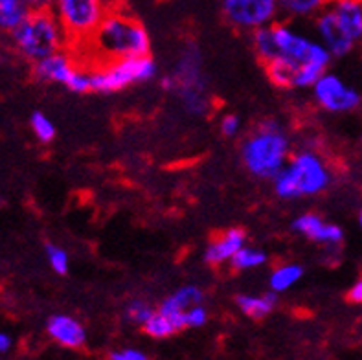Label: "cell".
Masks as SVG:
<instances>
[{
  "mask_svg": "<svg viewBox=\"0 0 362 360\" xmlns=\"http://www.w3.org/2000/svg\"><path fill=\"white\" fill-rule=\"evenodd\" d=\"M79 48H87L90 59L98 64H105L110 61L149 55L151 39L146 26L122 8L107 13L96 32Z\"/></svg>",
  "mask_w": 362,
  "mask_h": 360,
  "instance_id": "6da1fadb",
  "label": "cell"
},
{
  "mask_svg": "<svg viewBox=\"0 0 362 360\" xmlns=\"http://www.w3.org/2000/svg\"><path fill=\"white\" fill-rule=\"evenodd\" d=\"M291 158V140L276 120H263L248 132L241 144L245 169L259 180H272Z\"/></svg>",
  "mask_w": 362,
  "mask_h": 360,
  "instance_id": "7a4b0ae2",
  "label": "cell"
},
{
  "mask_svg": "<svg viewBox=\"0 0 362 360\" xmlns=\"http://www.w3.org/2000/svg\"><path fill=\"white\" fill-rule=\"evenodd\" d=\"M335 177L329 162L315 149L294 153L287 166L272 178L274 192L285 201L318 197L331 187Z\"/></svg>",
  "mask_w": 362,
  "mask_h": 360,
  "instance_id": "3957f363",
  "label": "cell"
},
{
  "mask_svg": "<svg viewBox=\"0 0 362 360\" xmlns=\"http://www.w3.org/2000/svg\"><path fill=\"white\" fill-rule=\"evenodd\" d=\"M9 35L18 54L30 63H37L70 46L63 24L52 8L30 11Z\"/></svg>",
  "mask_w": 362,
  "mask_h": 360,
  "instance_id": "277c9868",
  "label": "cell"
},
{
  "mask_svg": "<svg viewBox=\"0 0 362 360\" xmlns=\"http://www.w3.org/2000/svg\"><path fill=\"white\" fill-rule=\"evenodd\" d=\"M55 17L63 24L69 42L78 48L87 41L107 13L122 9L119 0H54Z\"/></svg>",
  "mask_w": 362,
  "mask_h": 360,
  "instance_id": "5b68a950",
  "label": "cell"
},
{
  "mask_svg": "<svg viewBox=\"0 0 362 360\" xmlns=\"http://www.w3.org/2000/svg\"><path fill=\"white\" fill-rule=\"evenodd\" d=\"M158 69L151 55L127 57V59L110 61L92 69V92L98 94H115L131 85L147 83L156 78Z\"/></svg>",
  "mask_w": 362,
  "mask_h": 360,
  "instance_id": "8992f818",
  "label": "cell"
},
{
  "mask_svg": "<svg viewBox=\"0 0 362 360\" xmlns=\"http://www.w3.org/2000/svg\"><path fill=\"white\" fill-rule=\"evenodd\" d=\"M272 28H274L276 42H278V50H280L278 57L289 61L298 69L320 66V69L329 70L333 55L317 37L305 35L287 23H274Z\"/></svg>",
  "mask_w": 362,
  "mask_h": 360,
  "instance_id": "52a82bcc",
  "label": "cell"
},
{
  "mask_svg": "<svg viewBox=\"0 0 362 360\" xmlns=\"http://www.w3.org/2000/svg\"><path fill=\"white\" fill-rule=\"evenodd\" d=\"M173 79V92H179L180 101L189 115L202 116L208 110L206 79L202 72V59L199 48L192 46L186 48L180 57L179 64L171 74Z\"/></svg>",
  "mask_w": 362,
  "mask_h": 360,
  "instance_id": "ba28073f",
  "label": "cell"
},
{
  "mask_svg": "<svg viewBox=\"0 0 362 360\" xmlns=\"http://www.w3.org/2000/svg\"><path fill=\"white\" fill-rule=\"evenodd\" d=\"M311 91L315 103L329 115H348L362 107L361 88L329 70L313 85Z\"/></svg>",
  "mask_w": 362,
  "mask_h": 360,
  "instance_id": "9c48e42d",
  "label": "cell"
},
{
  "mask_svg": "<svg viewBox=\"0 0 362 360\" xmlns=\"http://www.w3.org/2000/svg\"><path fill=\"white\" fill-rule=\"evenodd\" d=\"M221 11L234 30L250 33L278 23L281 13L278 0H223Z\"/></svg>",
  "mask_w": 362,
  "mask_h": 360,
  "instance_id": "30bf717a",
  "label": "cell"
},
{
  "mask_svg": "<svg viewBox=\"0 0 362 360\" xmlns=\"http://www.w3.org/2000/svg\"><path fill=\"white\" fill-rule=\"evenodd\" d=\"M291 228H293L294 233L324 246L326 250H339L346 238L344 230L340 228L339 224L329 223L320 214H315V211L300 214L291 223Z\"/></svg>",
  "mask_w": 362,
  "mask_h": 360,
  "instance_id": "8fae6325",
  "label": "cell"
},
{
  "mask_svg": "<svg viewBox=\"0 0 362 360\" xmlns=\"http://www.w3.org/2000/svg\"><path fill=\"white\" fill-rule=\"evenodd\" d=\"M315 32H317L318 41L333 55V59L348 57L357 48V42L348 35L329 6L315 17Z\"/></svg>",
  "mask_w": 362,
  "mask_h": 360,
  "instance_id": "7c38bea8",
  "label": "cell"
},
{
  "mask_svg": "<svg viewBox=\"0 0 362 360\" xmlns=\"http://www.w3.org/2000/svg\"><path fill=\"white\" fill-rule=\"evenodd\" d=\"M245 245H247V232L243 228L234 226V228L221 232L219 236H216L208 243V246L204 248V254H202V260L210 267H223V265L230 263L232 257Z\"/></svg>",
  "mask_w": 362,
  "mask_h": 360,
  "instance_id": "4fadbf2b",
  "label": "cell"
},
{
  "mask_svg": "<svg viewBox=\"0 0 362 360\" xmlns=\"http://www.w3.org/2000/svg\"><path fill=\"white\" fill-rule=\"evenodd\" d=\"M76 69H78L76 66V55L66 50V48H63V50L55 52V54L48 55L45 59L33 63V78L42 83L64 85Z\"/></svg>",
  "mask_w": 362,
  "mask_h": 360,
  "instance_id": "5bb4252c",
  "label": "cell"
},
{
  "mask_svg": "<svg viewBox=\"0 0 362 360\" xmlns=\"http://www.w3.org/2000/svg\"><path fill=\"white\" fill-rule=\"evenodd\" d=\"M204 301V292L197 285H182L180 289H177L175 292H171L170 296L164 298L158 307L160 313H164L165 316H170L175 322V325L180 329H184V313L193 306H199Z\"/></svg>",
  "mask_w": 362,
  "mask_h": 360,
  "instance_id": "9a60e30c",
  "label": "cell"
},
{
  "mask_svg": "<svg viewBox=\"0 0 362 360\" xmlns=\"http://www.w3.org/2000/svg\"><path fill=\"white\" fill-rule=\"evenodd\" d=\"M46 331L52 340L69 349H78L87 340V331L76 318L69 315H54L46 322Z\"/></svg>",
  "mask_w": 362,
  "mask_h": 360,
  "instance_id": "2e32d148",
  "label": "cell"
},
{
  "mask_svg": "<svg viewBox=\"0 0 362 360\" xmlns=\"http://www.w3.org/2000/svg\"><path fill=\"white\" fill-rule=\"evenodd\" d=\"M329 8L348 35L362 45V0H331Z\"/></svg>",
  "mask_w": 362,
  "mask_h": 360,
  "instance_id": "e0dca14e",
  "label": "cell"
},
{
  "mask_svg": "<svg viewBox=\"0 0 362 360\" xmlns=\"http://www.w3.org/2000/svg\"><path fill=\"white\" fill-rule=\"evenodd\" d=\"M235 306L245 316L252 320H262L269 316L278 306V294L265 292V294H238Z\"/></svg>",
  "mask_w": 362,
  "mask_h": 360,
  "instance_id": "ac0fdd59",
  "label": "cell"
},
{
  "mask_svg": "<svg viewBox=\"0 0 362 360\" xmlns=\"http://www.w3.org/2000/svg\"><path fill=\"white\" fill-rule=\"evenodd\" d=\"M303 269L300 263H281L278 265L274 270L269 276V287L276 294H281V292H287L300 283V279L303 278Z\"/></svg>",
  "mask_w": 362,
  "mask_h": 360,
  "instance_id": "d6986e66",
  "label": "cell"
},
{
  "mask_svg": "<svg viewBox=\"0 0 362 360\" xmlns=\"http://www.w3.org/2000/svg\"><path fill=\"white\" fill-rule=\"evenodd\" d=\"M250 42H252L254 54L257 55V59L262 61L263 64L271 63V61H274L280 55L272 24L271 26L259 28V30L250 33Z\"/></svg>",
  "mask_w": 362,
  "mask_h": 360,
  "instance_id": "ffe728a7",
  "label": "cell"
},
{
  "mask_svg": "<svg viewBox=\"0 0 362 360\" xmlns=\"http://www.w3.org/2000/svg\"><path fill=\"white\" fill-rule=\"evenodd\" d=\"M280 11L289 18H315L331 4V0H278Z\"/></svg>",
  "mask_w": 362,
  "mask_h": 360,
  "instance_id": "44dd1931",
  "label": "cell"
},
{
  "mask_svg": "<svg viewBox=\"0 0 362 360\" xmlns=\"http://www.w3.org/2000/svg\"><path fill=\"white\" fill-rule=\"evenodd\" d=\"M267 76L271 79L272 85H276L278 88H294L296 87V78H298L300 69L298 66H294L293 63L289 61L278 59L271 61V63L265 64Z\"/></svg>",
  "mask_w": 362,
  "mask_h": 360,
  "instance_id": "7402d4cb",
  "label": "cell"
},
{
  "mask_svg": "<svg viewBox=\"0 0 362 360\" xmlns=\"http://www.w3.org/2000/svg\"><path fill=\"white\" fill-rule=\"evenodd\" d=\"M30 11L24 0H0V32H13Z\"/></svg>",
  "mask_w": 362,
  "mask_h": 360,
  "instance_id": "603a6c76",
  "label": "cell"
},
{
  "mask_svg": "<svg viewBox=\"0 0 362 360\" xmlns=\"http://www.w3.org/2000/svg\"><path fill=\"white\" fill-rule=\"evenodd\" d=\"M267 261H269V255H267L265 250L256 248V246L245 245L243 248L232 257L230 265H232V269L239 270V272H247V270L262 269V267L267 265Z\"/></svg>",
  "mask_w": 362,
  "mask_h": 360,
  "instance_id": "cb8c5ba5",
  "label": "cell"
},
{
  "mask_svg": "<svg viewBox=\"0 0 362 360\" xmlns=\"http://www.w3.org/2000/svg\"><path fill=\"white\" fill-rule=\"evenodd\" d=\"M144 333L151 338H168L179 331V327L175 325L173 320L170 316H165L164 313L156 309L151 315V318L147 320L146 324L142 325Z\"/></svg>",
  "mask_w": 362,
  "mask_h": 360,
  "instance_id": "d4e9b609",
  "label": "cell"
},
{
  "mask_svg": "<svg viewBox=\"0 0 362 360\" xmlns=\"http://www.w3.org/2000/svg\"><path fill=\"white\" fill-rule=\"evenodd\" d=\"M30 127H32L33 134L41 144H50L55 138V125L45 112L41 110H35L30 116Z\"/></svg>",
  "mask_w": 362,
  "mask_h": 360,
  "instance_id": "484cf974",
  "label": "cell"
},
{
  "mask_svg": "<svg viewBox=\"0 0 362 360\" xmlns=\"http://www.w3.org/2000/svg\"><path fill=\"white\" fill-rule=\"evenodd\" d=\"M46 252V260H48V265L52 267L55 274H59V276H64V274H69L70 269V257L69 252L64 250L63 246L54 245V243H48L45 246Z\"/></svg>",
  "mask_w": 362,
  "mask_h": 360,
  "instance_id": "4316f807",
  "label": "cell"
},
{
  "mask_svg": "<svg viewBox=\"0 0 362 360\" xmlns=\"http://www.w3.org/2000/svg\"><path fill=\"white\" fill-rule=\"evenodd\" d=\"M155 310L156 309H153V306L149 301L136 298V300L129 301L127 303V307H125V316H127L129 322H133V324L136 325H144L147 320L151 318V315Z\"/></svg>",
  "mask_w": 362,
  "mask_h": 360,
  "instance_id": "83f0119b",
  "label": "cell"
},
{
  "mask_svg": "<svg viewBox=\"0 0 362 360\" xmlns=\"http://www.w3.org/2000/svg\"><path fill=\"white\" fill-rule=\"evenodd\" d=\"M64 87L74 94H88L92 92V70L85 66H78L74 70L69 81L64 83Z\"/></svg>",
  "mask_w": 362,
  "mask_h": 360,
  "instance_id": "f1b7e54d",
  "label": "cell"
},
{
  "mask_svg": "<svg viewBox=\"0 0 362 360\" xmlns=\"http://www.w3.org/2000/svg\"><path fill=\"white\" fill-rule=\"evenodd\" d=\"M208 318V309L204 307V303H199V306L189 307L186 313H184V329H197L206 325Z\"/></svg>",
  "mask_w": 362,
  "mask_h": 360,
  "instance_id": "f546056e",
  "label": "cell"
},
{
  "mask_svg": "<svg viewBox=\"0 0 362 360\" xmlns=\"http://www.w3.org/2000/svg\"><path fill=\"white\" fill-rule=\"evenodd\" d=\"M219 131L223 137L235 138L241 132V118L238 115H225L219 122Z\"/></svg>",
  "mask_w": 362,
  "mask_h": 360,
  "instance_id": "4dcf8cb0",
  "label": "cell"
},
{
  "mask_svg": "<svg viewBox=\"0 0 362 360\" xmlns=\"http://www.w3.org/2000/svg\"><path fill=\"white\" fill-rule=\"evenodd\" d=\"M110 360H149V356L140 349H133V347H125V349H118V352L110 353Z\"/></svg>",
  "mask_w": 362,
  "mask_h": 360,
  "instance_id": "1f68e13d",
  "label": "cell"
},
{
  "mask_svg": "<svg viewBox=\"0 0 362 360\" xmlns=\"http://www.w3.org/2000/svg\"><path fill=\"white\" fill-rule=\"evenodd\" d=\"M348 300L351 303H357V306H362V278H358L357 281L349 287L348 291Z\"/></svg>",
  "mask_w": 362,
  "mask_h": 360,
  "instance_id": "d6a6232c",
  "label": "cell"
},
{
  "mask_svg": "<svg viewBox=\"0 0 362 360\" xmlns=\"http://www.w3.org/2000/svg\"><path fill=\"white\" fill-rule=\"evenodd\" d=\"M24 4L32 11H35V9H50L54 0H24Z\"/></svg>",
  "mask_w": 362,
  "mask_h": 360,
  "instance_id": "836d02e7",
  "label": "cell"
},
{
  "mask_svg": "<svg viewBox=\"0 0 362 360\" xmlns=\"http://www.w3.org/2000/svg\"><path fill=\"white\" fill-rule=\"evenodd\" d=\"M11 346V338L6 333H0V353H6Z\"/></svg>",
  "mask_w": 362,
  "mask_h": 360,
  "instance_id": "e575fe53",
  "label": "cell"
},
{
  "mask_svg": "<svg viewBox=\"0 0 362 360\" xmlns=\"http://www.w3.org/2000/svg\"><path fill=\"white\" fill-rule=\"evenodd\" d=\"M357 221H358V226H361V228H362V208H361V210H358Z\"/></svg>",
  "mask_w": 362,
  "mask_h": 360,
  "instance_id": "d590c367",
  "label": "cell"
}]
</instances>
